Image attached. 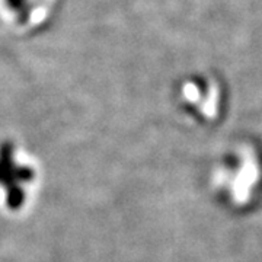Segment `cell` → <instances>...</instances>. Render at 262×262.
I'll list each match as a JSON object with an SVG mask.
<instances>
[{
    "label": "cell",
    "mask_w": 262,
    "mask_h": 262,
    "mask_svg": "<svg viewBox=\"0 0 262 262\" xmlns=\"http://www.w3.org/2000/svg\"><path fill=\"white\" fill-rule=\"evenodd\" d=\"M60 0H0V19L16 35L34 37L51 25Z\"/></svg>",
    "instance_id": "6da1fadb"
}]
</instances>
